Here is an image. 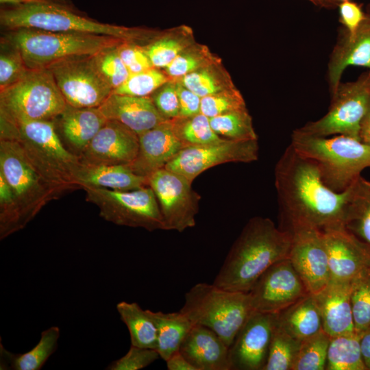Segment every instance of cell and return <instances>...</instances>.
Here are the masks:
<instances>
[{
	"label": "cell",
	"instance_id": "obj_1",
	"mask_svg": "<svg viewBox=\"0 0 370 370\" xmlns=\"http://www.w3.org/2000/svg\"><path fill=\"white\" fill-rule=\"evenodd\" d=\"M275 186L284 227L306 225L322 233L344 227L350 186L330 188L317 165L290 145L275 167Z\"/></svg>",
	"mask_w": 370,
	"mask_h": 370
},
{
	"label": "cell",
	"instance_id": "obj_2",
	"mask_svg": "<svg viewBox=\"0 0 370 370\" xmlns=\"http://www.w3.org/2000/svg\"><path fill=\"white\" fill-rule=\"evenodd\" d=\"M291 234L269 219H250L229 250L213 284L232 291L248 293L272 264L288 258Z\"/></svg>",
	"mask_w": 370,
	"mask_h": 370
},
{
	"label": "cell",
	"instance_id": "obj_3",
	"mask_svg": "<svg viewBox=\"0 0 370 370\" xmlns=\"http://www.w3.org/2000/svg\"><path fill=\"white\" fill-rule=\"evenodd\" d=\"M0 138L16 141L37 172L60 197L81 188L79 158L63 144L55 121H11L0 118Z\"/></svg>",
	"mask_w": 370,
	"mask_h": 370
},
{
	"label": "cell",
	"instance_id": "obj_4",
	"mask_svg": "<svg viewBox=\"0 0 370 370\" xmlns=\"http://www.w3.org/2000/svg\"><path fill=\"white\" fill-rule=\"evenodd\" d=\"M0 23L8 29H36L58 32H82L107 35L135 41L147 37L136 28L98 22L76 11L61 0H32L27 3L4 8Z\"/></svg>",
	"mask_w": 370,
	"mask_h": 370
},
{
	"label": "cell",
	"instance_id": "obj_5",
	"mask_svg": "<svg viewBox=\"0 0 370 370\" xmlns=\"http://www.w3.org/2000/svg\"><path fill=\"white\" fill-rule=\"evenodd\" d=\"M291 145L318 166L323 181L336 192L348 188L370 167V145L360 139L337 135L316 136L295 130Z\"/></svg>",
	"mask_w": 370,
	"mask_h": 370
},
{
	"label": "cell",
	"instance_id": "obj_6",
	"mask_svg": "<svg viewBox=\"0 0 370 370\" xmlns=\"http://www.w3.org/2000/svg\"><path fill=\"white\" fill-rule=\"evenodd\" d=\"M3 39L21 52L30 69H47L70 57L92 56L125 41L107 35L30 28L10 29Z\"/></svg>",
	"mask_w": 370,
	"mask_h": 370
},
{
	"label": "cell",
	"instance_id": "obj_7",
	"mask_svg": "<svg viewBox=\"0 0 370 370\" xmlns=\"http://www.w3.org/2000/svg\"><path fill=\"white\" fill-rule=\"evenodd\" d=\"M195 324L214 332L230 347L253 312L248 293L197 283L184 295L180 310Z\"/></svg>",
	"mask_w": 370,
	"mask_h": 370
},
{
	"label": "cell",
	"instance_id": "obj_8",
	"mask_svg": "<svg viewBox=\"0 0 370 370\" xmlns=\"http://www.w3.org/2000/svg\"><path fill=\"white\" fill-rule=\"evenodd\" d=\"M67 103L48 69H30L0 90V118L11 121H52Z\"/></svg>",
	"mask_w": 370,
	"mask_h": 370
},
{
	"label": "cell",
	"instance_id": "obj_9",
	"mask_svg": "<svg viewBox=\"0 0 370 370\" xmlns=\"http://www.w3.org/2000/svg\"><path fill=\"white\" fill-rule=\"evenodd\" d=\"M82 189L86 199L97 206L100 217L107 221L149 232L166 230L158 200L149 186L128 191L88 186Z\"/></svg>",
	"mask_w": 370,
	"mask_h": 370
},
{
	"label": "cell",
	"instance_id": "obj_10",
	"mask_svg": "<svg viewBox=\"0 0 370 370\" xmlns=\"http://www.w3.org/2000/svg\"><path fill=\"white\" fill-rule=\"evenodd\" d=\"M0 173L13 192L25 227L48 202L59 197L15 140L0 138Z\"/></svg>",
	"mask_w": 370,
	"mask_h": 370
},
{
	"label": "cell",
	"instance_id": "obj_11",
	"mask_svg": "<svg viewBox=\"0 0 370 370\" xmlns=\"http://www.w3.org/2000/svg\"><path fill=\"white\" fill-rule=\"evenodd\" d=\"M370 103V73L356 82L340 84L328 112L322 118L298 129L312 136L345 135L359 138L361 121Z\"/></svg>",
	"mask_w": 370,
	"mask_h": 370
},
{
	"label": "cell",
	"instance_id": "obj_12",
	"mask_svg": "<svg viewBox=\"0 0 370 370\" xmlns=\"http://www.w3.org/2000/svg\"><path fill=\"white\" fill-rule=\"evenodd\" d=\"M92 56L70 57L47 68L68 105L99 108L112 94L113 90L98 71Z\"/></svg>",
	"mask_w": 370,
	"mask_h": 370
},
{
	"label": "cell",
	"instance_id": "obj_13",
	"mask_svg": "<svg viewBox=\"0 0 370 370\" xmlns=\"http://www.w3.org/2000/svg\"><path fill=\"white\" fill-rule=\"evenodd\" d=\"M166 230L182 232L196 225L201 196L184 176L162 168L148 177Z\"/></svg>",
	"mask_w": 370,
	"mask_h": 370
},
{
	"label": "cell",
	"instance_id": "obj_14",
	"mask_svg": "<svg viewBox=\"0 0 370 370\" xmlns=\"http://www.w3.org/2000/svg\"><path fill=\"white\" fill-rule=\"evenodd\" d=\"M253 312L278 314L310 293L291 260L269 267L248 292Z\"/></svg>",
	"mask_w": 370,
	"mask_h": 370
},
{
	"label": "cell",
	"instance_id": "obj_15",
	"mask_svg": "<svg viewBox=\"0 0 370 370\" xmlns=\"http://www.w3.org/2000/svg\"><path fill=\"white\" fill-rule=\"evenodd\" d=\"M258 158V140H230L183 148L164 166L190 182L206 170L225 163L254 162Z\"/></svg>",
	"mask_w": 370,
	"mask_h": 370
},
{
	"label": "cell",
	"instance_id": "obj_16",
	"mask_svg": "<svg viewBox=\"0 0 370 370\" xmlns=\"http://www.w3.org/2000/svg\"><path fill=\"white\" fill-rule=\"evenodd\" d=\"M282 229L291 234L288 259L294 269L310 293H319L331 279L323 234L316 228L301 224Z\"/></svg>",
	"mask_w": 370,
	"mask_h": 370
},
{
	"label": "cell",
	"instance_id": "obj_17",
	"mask_svg": "<svg viewBox=\"0 0 370 370\" xmlns=\"http://www.w3.org/2000/svg\"><path fill=\"white\" fill-rule=\"evenodd\" d=\"M276 314L252 312L229 347L231 370H263Z\"/></svg>",
	"mask_w": 370,
	"mask_h": 370
},
{
	"label": "cell",
	"instance_id": "obj_18",
	"mask_svg": "<svg viewBox=\"0 0 370 370\" xmlns=\"http://www.w3.org/2000/svg\"><path fill=\"white\" fill-rule=\"evenodd\" d=\"M139 149V136L126 125L108 120L79 156L90 164L130 165Z\"/></svg>",
	"mask_w": 370,
	"mask_h": 370
},
{
	"label": "cell",
	"instance_id": "obj_19",
	"mask_svg": "<svg viewBox=\"0 0 370 370\" xmlns=\"http://www.w3.org/2000/svg\"><path fill=\"white\" fill-rule=\"evenodd\" d=\"M323 234L328 255L330 280L352 282L370 271V248L344 227Z\"/></svg>",
	"mask_w": 370,
	"mask_h": 370
},
{
	"label": "cell",
	"instance_id": "obj_20",
	"mask_svg": "<svg viewBox=\"0 0 370 370\" xmlns=\"http://www.w3.org/2000/svg\"><path fill=\"white\" fill-rule=\"evenodd\" d=\"M139 149L129 166L137 175L149 177L164 168L183 146L173 130L171 120H166L138 135Z\"/></svg>",
	"mask_w": 370,
	"mask_h": 370
},
{
	"label": "cell",
	"instance_id": "obj_21",
	"mask_svg": "<svg viewBox=\"0 0 370 370\" xmlns=\"http://www.w3.org/2000/svg\"><path fill=\"white\" fill-rule=\"evenodd\" d=\"M99 108L107 120L120 122L138 135L167 120L158 112L151 96L112 93Z\"/></svg>",
	"mask_w": 370,
	"mask_h": 370
},
{
	"label": "cell",
	"instance_id": "obj_22",
	"mask_svg": "<svg viewBox=\"0 0 370 370\" xmlns=\"http://www.w3.org/2000/svg\"><path fill=\"white\" fill-rule=\"evenodd\" d=\"M350 293L351 282L330 280L321 291L314 295L320 311L323 330L330 337L356 332Z\"/></svg>",
	"mask_w": 370,
	"mask_h": 370
},
{
	"label": "cell",
	"instance_id": "obj_23",
	"mask_svg": "<svg viewBox=\"0 0 370 370\" xmlns=\"http://www.w3.org/2000/svg\"><path fill=\"white\" fill-rule=\"evenodd\" d=\"M180 351L197 370H231L229 347L206 327L194 325Z\"/></svg>",
	"mask_w": 370,
	"mask_h": 370
},
{
	"label": "cell",
	"instance_id": "obj_24",
	"mask_svg": "<svg viewBox=\"0 0 370 370\" xmlns=\"http://www.w3.org/2000/svg\"><path fill=\"white\" fill-rule=\"evenodd\" d=\"M67 148L79 156L107 122L99 108H76L66 105L57 118Z\"/></svg>",
	"mask_w": 370,
	"mask_h": 370
},
{
	"label": "cell",
	"instance_id": "obj_25",
	"mask_svg": "<svg viewBox=\"0 0 370 370\" xmlns=\"http://www.w3.org/2000/svg\"><path fill=\"white\" fill-rule=\"evenodd\" d=\"M360 66L370 69V18L367 16L357 30L346 36L334 49L328 65V77L332 93L339 86L345 69Z\"/></svg>",
	"mask_w": 370,
	"mask_h": 370
},
{
	"label": "cell",
	"instance_id": "obj_26",
	"mask_svg": "<svg viewBox=\"0 0 370 370\" xmlns=\"http://www.w3.org/2000/svg\"><path fill=\"white\" fill-rule=\"evenodd\" d=\"M77 182L84 186L128 191L149 186L147 177L136 174L129 165L90 164L81 162Z\"/></svg>",
	"mask_w": 370,
	"mask_h": 370
},
{
	"label": "cell",
	"instance_id": "obj_27",
	"mask_svg": "<svg viewBox=\"0 0 370 370\" xmlns=\"http://www.w3.org/2000/svg\"><path fill=\"white\" fill-rule=\"evenodd\" d=\"M276 323L299 341L323 330L320 311L311 293L276 314Z\"/></svg>",
	"mask_w": 370,
	"mask_h": 370
},
{
	"label": "cell",
	"instance_id": "obj_28",
	"mask_svg": "<svg viewBox=\"0 0 370 370\" xmlns=\"http://www.w3.org/2000/svg\"><path fill=\"white\" fill-rule=\"evenodd\" d=\"M343 225L370 248V181L362 176L350 186Z\"/></svg>",
	"mask_w": 370,
	"mask_h": 370
},
{
	"label": "cell",
	"instance_id": "obj_29",
	"mask_svg": "<svg viewBox=\"0 0 370 370\" xmlns=\"http://www.w3.org/2000/svg\"><path fill=\"white\" fill-rule=\"evenodd\" d=\"M60 331L52 326L42 332L38 343L23 354H13L1 343L0 369L12 370H39L58 347Z\"/></svg>",
	"mask_w": 370,
	"mask_h": 370
},
{
	"label": "cell",
	"instance_id": "obj_30",
	"mask_svg": "<svg viewBox=\"0 0 370 370\" xmlns=\"http://www.w3.org/2000/svg\"><path fill=\"white\" fill-rule=\"evenodd\" d=\"M149 311L157 328L156 350L166 361L180 350L184 338L195 324L180 310L167 313Z\"/></svg>",
	"mask_w": 370,
	"mask_h": 370
},
{
	"label": "cell",
	"instance_id": "obj_31",
	"mask_svg": "<svg viewBox=\"0 0 370 370\" xmlns=\"http://www.w3.org/2000/svg\"><path fill=\"white\" fill-rule=\"evenodd\" d=\"M116 310L127 326L131 345L149 349L157 347V328L149 310H143L136 302L121 301Z\"/></svg>",
	"mask_w": 370,
	"mask_h": 370
},
{
	"label": "cell",
	"instance_id": "obj_32",
	"mask_svg": "<svg viewBox=\"0 0 370 370\" xmlns=\"http://www.w3.org/2000/svg\"><path fill=\"white\" fill-rule=\"evenodd\" d=\"M360 333L354 332L330 337L326 370H367L360 347Z\"/></svg>",
	"mask_w": 370,
	"mask_h": 370
},
{
	"label": "cell",
	"instance_id": "obj_33",
	"mask_svg": "<svg viewBox=\"0 0 370 370\" xmlns=\"http://www.w3.org/2000/svg\"><path fill=\"white\" fill-rule=\"evenodd\" d=\"M171 120L183 148L205 145L225 140L214 132L210 118L202 113L188 117L178 116Z\"/></svg>",
	"mask_w": 370,
	"mask_h": 370
},
{
	"label": "cell",
	"instance_id": "obj_34",
	"mask_svg": "<svg viewBox=\"0 0 370 370\" xmlns=\"http://www.w3.org/2000/svg\"><path fill=\"white\" fill-rule=\"evenodd\" d=\"M212 128L221 138L230 140H258L252 119L247 108L210 118Z\"/></svg>",
	"mask_w": 370,
	"mask_h": 370
},
{
	"label": "cell",
	"instance_id": "obj_35",
	"mask_svg": "<svg viewBox=\"0 0 370 370\" xmlns=\"http://www.w3.org/2000/svg\"><path fill=\"white\" fill-rule=\"evenodd\" d=\"M214 64L199 69L177 81L201 98L235 88L228 75L219 71Z\"/></svg>",
	"mask_w": 370,
	"mask_h": 370
},
{
	"label": "cell",
	"instance_id": "obj_36",
	"mask_svg": "<svg viewBox=\"0 0 370 370\" xmlns=\"http://www.w3.org/2000/svg\"><path fill=\"white\" fill-rule=\"evenodd\" d=\"M301 341L288 334L275 321L263 370H292Z\"/></svg>",
	"mask_w": 370,
	"mask_h": 370
},
{
	"label": "cell",
	"instance_id": "obj_37",
	"mask_svg": "<svg viewBox=\"0 0 370 370\" xmlns=\"http://www.w3.org/2000/svg\"><path fill=\"white\" fill-rule=\"evenodd\" d=\"M330 336L324 331L303 339L292 370H324Z\"/></svg>",
	"mask_w": 370,
	"mask_h": 370
},
{
	"label": "cell",
	"instance_id": "obj_38",
	"mask_svg": "<svg viewBox=\"0 0 370 370\" xmlns=\"http://www.w3.org/2000/svg\"><path fill=\"white\" fill-rule=\"evenodd\" d=\"M169 77L159 69L130 74L128 78L112 93L134 97H150L164 84L169 82Z\"/></svg>",
	"mask_w": 370,
	"mask_h": 370
},
{
	"label": "cell",
	"instance_id": "obj_39",
	"mask_svg": "<svg viewBox=\"0 0 370 370\" xmlns=\"http://www.w3.org/2000/svg\"><path fill=\"white\" fill-rule=\"evenodd\" d=\"M351 306L355 331L370 327V271L351 282Z\"/></svg>",
	"mask_w": 370,
	"mask_h": 370
},
{
	"label": "cell",
	"instance_id": "obj_40",
	"mask_svg": "<svg viewBox=\"0 0 370 370\" xmlns=\"http://www.w3.org/2000/svg\"><path fill=\"white\" fill-rule=\"evenodd\" d=\"M25 227L13 192L0 173V239L3 240Z\"/></svg>",
	"mask_w": 370,
	"mask_h": 370
},
{
	"label": "cell",
	"instance_id": "obj_41",
	"mask_svg": "<svg viewBox=\"0 0 370 370\" xmlns=\"http://www.w3.org/2000/svg\"><path fill=\"white\" fill-rule=\"evenodd\" d=\"M29 70L21 52L4 39H1L0 90L19 81Z\"/></svg>",
	"mask_w": 370,
	"mask_h": 370
},
{
	"label": "cell",
	"instance_id": "obj_42",
	"mask_svg": "<svg viewBox=\"0 0 370 370\" xmlns=\"http://www.w3.org/2000/svg\"><path fill=\"white\" fill-rule=\"evenodd\" d=\"M116 46L106 48L92 56L96 67L112 90L120 86L130 75L116 51Z\"/></svg>",
	"mask_w": 370,
	"mask_h": 370
},
{
	"label": "cell",
	"instance_id": "obj_43",
	"mask_svg": "<svg viewBox=\"0 0 370 370\" xmlns=\"http://www.w3.org/2000/svg\"><path fill=\"white\" fill-rule=\"evenodd\" d=\"M245 108V101L236 88L204 97L201 100V113L208 118Z\"/></svg>",
	"mask_w": 370,
	"mask_h": 370
},
{
	"label": "cell",
	"instance_id": "obj_44",
	"mask_svg": "<svg viewBox=\"0 0 370 370\" xmlns=\"http://www.w3.org/2000/svg\"><path fill=\"white\" fill-rule=\"evenodd\" d=\"M213 63L206 49L186 48L164 69L169 78L177 79Z\"/></svg>",
	"mask_w": 370,
	"mask_h": 370
},
{
	"label": "cell",
	"instance_id": "obj_45",
	"mask_svg": "<svg viewBox=\"0 0 370 370\" xmlns=\"http://www.w3.org/2000/svg\"><path fill=\"white\" fill-rule=\"evenodd\" d=\"M143 47L153 67L164 69L187 47L179 39L163 38Z\"/></svg>",
	"mask_w": 370,
	"mask_h": 370
},
{
	"label": "cell",
	"instance_id": "obj_46",
	"mask_svg": "<svg viewBox=\"0 0 370 370\" xmlns=\"http://www.w3.org/2000/svg\"><path fill=\"white\" fill-rule=\"evenodd\" d=\"M160 357L155 349L131 345L128 352L121 358L112 362L108 370H139L147 367Z\"/></svg>",
	"mask_w": 370,
	"mask_h": 370
},
{
	"label": "cell",
	"instance_id": "obj_47",
	"mask_svg": "<svg viewBox=\"0 0 370 370\" xmlns=\"http://www.w3.org/2000/svg\"><path fill=\"white\" fill-rule=\"evenodd\" d=\"M116 51L130 74L153 67L143 47L125 40L116 47Z\"/></svg>",
	"mask_w": 370,
	"mask_h": 370
},
{
	"label": "cell",
	"instance_id": "obj_48",
	"mask_svg": "<svg viewBox=\"0 0 370 370\" xmlns=\"http://www.w3.org/2000/svg\"><path fill=\"white\" fill-rule=\"evenodd\" d=\"M151 98L157 110L165 119L179 116L180 102L175 80L164 84L153 93Z\"/></svg>",
	"mask_w": 370,
	"mask_h": 370
},
{
	"label": "cell",
	"instance_id": "obj_49",
	"mask_svg": "<svg viewBox=\"0 0 370 370\" xmlns=\"http://www.w3.org/2000/svg\"><path fill=\"white\" fill-rule=\"evenodd\" d=\"M341 20L345 26L347 32L354 34L366 18L360 5L349 1L339 4Z\"/></svg>",
	"mask_w": 370,
	"mask_h": 370
},
{
	"label": "cell",
	"instance_id": "obj_50",
	"mask_svg": "<svg viewBox=\"0 0 370 370\" xmlns=\"http://www.w3.org/2000/svg\"><path fill=\"white\" fill-rule=\"evenodd\" d=\"M180 102V117H188L201 113V97L175 80Z\"/></svg>",
	"mask_w": 370,
	"mask_h": 370
},
{
	"label": "cell",
	"instance_id": "obj_51",
	"mask_svg": "<svg viewBox=\"0 0 370 370\" xmlns=\"http://www.w3.org/2000/svg\"><path fill=\"white\" fill-rule=\"evenodd\" d=\"M165 362L168 370H197L180 350L173 354Z\"/></svg>",
	"mask_w": 370,
	"mask_h": 370
},
{
	"label": "cell",
	"instance_id": "obj_52",
	"mask_svg": "<svg viewBox=\"0 0 370 370\" xmlns=\"http://www.w3.org/2000/svg\"><path fill=\"white\" fill-rule=\"evenodd\" d=\"M360 347L367 370H370V327L360 332Z\"/></svg>",
	"mask_w": 370,
	"mask_h": 370
},
{
	"label": "cell",
	"instance_id": "obj_53",
	"mask_svg": "<svg viewBox=\"0 0 370 370\" xmlns=\"http://www.w3.org/2000/svg\"><path fill=\"white\" fill-rule=\"evenodd\" d=\"M359 138L364 143L370 145V103L360 123Z\"/></svg>",
	"mask_w": 370,
	"mask_h": 370
},
{
	"label": "cell",
	"instance_id": "obj_54",
	"mask_svg": "<svg viewBox=\"0 0 370 370\" xmlns=\"http://www.w3.org/2000/svg\"><path fill=\"white\" fill-rule=\"evenodd\" d=\"M31 1L32 0H0V2L1 4L8 5L10 7H15L27 3Z\"/></svg>",
	"mask_w": 370,
	"mask_h": 370
},
{
	"label": "cell",
	"instance_id": "obj_55",
	"mask_svg": "<svg viewBox=\"0 0 370 370\" xmlns=\"http://www.w3.org/2000/svg\"><path fill=\"white\" fill-rule=\"evenodd\" d=\"M314 3H316L317 4H321L322 5H330L333 4L331 0H310Z\"/></svg>",
	"mask_w": 370,
	"mask_h": 370
},
{
	"label": "cell",
	"instance_id": "obj_56",
	"mask_svg": "<svg viewBox=\"0 0 370 370\" xmlns=\"http://www.w3.org/2000/svg\"><path fill=\"white\" fill-rule=\"evenodd\" d=\"M366 15L367 17L370 18V3L367 7V11Z\"/></svg>",
	"mask_w": 370,
	"mask_h": 370
},
{
	"label": "cell",
	"instance_id": "obj_57",
	"mask_svg": "<svg viewBox=\"0 0 370 370\" xmlns=\"http://www.w3.org/2000/svg\"><path fill=\"white\" fill-rule=\"evenodd\" d=\"M331 1H332V2L333 3H335L338 2V1L343 2V1H349V0H331Z\"/></svg>",
	"mask_w": 370,
	"mask_h": 370
},
{
	"label": "cell",
	"instance_id": "obj_58",
	"mask_svg": "<svg viewBox=\"0 0 370 370\" xmlns=\"http://www.w3.org/2000/svg\"><path fill=\"white\" fill-rule=\"evenodd\" d=\"M369 73H370V71H369Z\"/></svg>",
	"mask_w": 370,
	"mask_h": 370
}]
</instances>
